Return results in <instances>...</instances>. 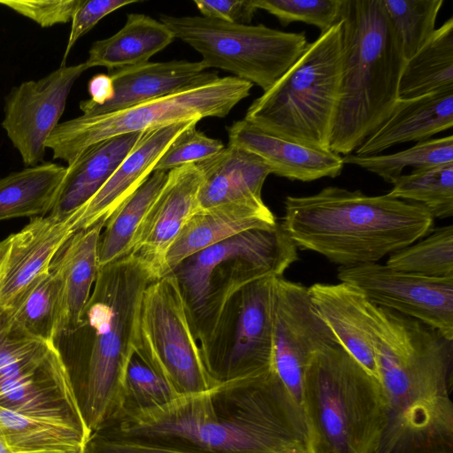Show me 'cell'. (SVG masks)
Wrapping results in <instances>:
<instances>
[{"label":"cell","instance_id":"cell-1","mask_svg":"<svg viewBox=\"0 0 453 453\" xmlns=\"http://www.w3.org/2000/svg\"><path fill=\"white\" fill-rule=\"evenodd\" d=\"M94 433L191 453H312L303 408L273 368Z\"/></svg>","mask_w":453,"mask_h":453},{"label":"cell","instance_id":"cell-2","mask_svg":"<svg viewBox=\"0 0 453 453\" xmlns=\"http://www.w3.org/2000/svg\"><path fill=\"white\" fill-rule=\"evenodd\" d=\"M366 309L385 399L377 453H452L453 340L390 309Z\"/></svg>","mask_w":453,"mask_h":453},{"label":"cell","instance_id":"cell-3","mask_svg":"<svg viewBox=\"0 0 453 453\" xmlns=\"http://www.w3.org/2000/svg\"><path fill=\"white\" fill-rule=\"evenodd\" d=\"M157 278L148 263L132 253L99 267L78 326L54 341L90 434L115 416L125 372L134 355L142 298Z\"/></svg>","mask_w":453,"mask_h":453},{"label":"cell","instance_id":"cell-4","mask_svg":"<svg viewBox=\"0 0 453 453\" xmlns=\"http://www.w3.org/2000/svg\"><path fill=\"white\" fill-rule=\"evenodd\" d=\"M434 224L421 204L335 186L287 196L280 222L296 248L340 266L377 263L429 234Z\"/></svg>","mask_w":453,"mask_h":453},{"label":"cell","instance_id":"cell-5","mask_svg":"<svg viewBox=\"0 0 453 453\" xmlns=\"http://www.w3.org/2000/svg\"><path fill=\"white\" fill-rule=\"evenodd\" d=\"M341 91L329 150L352 154L388 117L405 65L382 0H342Z\"/></svg>","mask_w":453,"mask_h":453},{"label":"cell","instance_id":"cell-6","mask_svg":"<svg viewBox=\"0 0 453 453\" xmlns=\"http://www.w3.org/2000/svg\"><path fill=\"white\" fill-rule=\"evenodd\" d=\"M312 453H377L386 425L378 380L339 342L316 351L302 382Z\"/></svg>","mask_w":453,"mask_h":453},{"label":"cell","instance_id":"cell-7","mask_svg":"<svg viewBox=\"0 0 453 453\" xmlns=\"http://www.w3.org/2000/svg\"><path fill=\"white\" fill-rule=\"evenodd\" d=\"M296 249L277 222L242 232L180 262L170 273L199 345L211 334L232 296L261 278L283 276L298 260Z\"/></svg>","mask_w":453,"mask_h":453},{"label":"cell","instance_id":"cell-8","mask_svg":"<svg viewBox=\"0 0 453 453\" xmlns=\"http://www.w3.org/2000/svg\"><path fill=\"white\" fill-rule=\"evenodd\" d=\"M342 68V22L321 32L248 108L244 119L271 134L329 150Z\"/></svg>","mask_w":453,"mask_h":453},{"label":"cell","instance_id":"cell-9","mask_svg":"<svg viewBox=\"0 0 453 453\" xmlns=\"http://www.w3.org/2000/svg\"><path fill=\"white\" fill-rule=\"evenodd\" d=\"M253 84L234 76L206 72L194 84L171 95L100 115H81L59 123L46 148L54 159L67 165L82 150L98 142L189 119L226 117L248 97Z\"/></svg>","mask_w":453,"mask_h":453},{"label":"cell","instance_id":"cell-10","mask_svg":"<svg viewBox=\"0 0 453 453\" xmlns=\"http://www.w3.org/2000/svg\"><path fill=\"white\" fill-rule=\"evenodd\" d=\"M0 407L88 436L54 342L24 331L0 307Z\"/></svg>","mask_w":453,"mask_h":453},{"label":"cell","instance_id":"cell-11","mask_svg":"<svg viewBox=\"0 0 453 453\" xmlns=\"http://www.w3.org/2000/svg\"><path fill=\"white\" fill-rule=\"evenodd\" d=\"M159 20L202 56L208 68L229 72L271 88L299 58L308 45L305 32H284L265 26L227 23L203 16L161 14Z\"/></svg>","mask_w":453,"mask_h":453},{"label":"cell","instance_id":"cell-12","mask_svg":"<svg viewBox=\"0 0 453 453\" xmlns=\"http://www.w3.org/2000/svg\"><path fill=\"white\" fill-rule=\"evenodd\" d=\"M134 354L179 395L204 392L218 384L203 364L177 281L171 273L155 280L143 293Z\"/></svg>","mask_w":453,"mask_h":453},{"label":"cell","instance_id":"cell-13","mask_svg":"<svg viewBox=\"0 0 453 453\" xmlns=\"http://www.w3.org/2000/svg\"><path fill=\"white\" fill-rule=\"evenodd\" d=\"M274 279L261 278L232 296L211 334L199 345L203 364L218 384L273 368Z\"/></svg>","mask_w":453,"mask_h":453},{"label":"cell","instance_id":"cell-14","mask_svg":"<svg viewBox=\"0 0 453 453\" xmlns=\"http://www.w3.org/2000/svg\"><path fill=\"white\" fill-rule=\"evenodd\" d=\"M340 281L371 303L413 318L453 340V278H433L379 263L340 266Z\"/></svg>","mask_w":453,"mask_h":453},{"label":"cell","instance_id":"cell-15","mask_svg":"<svg viewBox=\"0 0 453 453\" xmlns=\"http://www.w3.org/2000/svg\"><path fill=\"white\" fill-rule=\"evenodd\" d=\"M272 316V367L301 405L307 363L316 351L337 339L313 307L308 287L283 276L274 279Z\"/></svg>","mask_w":453,"mask_h":453},{"label":"cell","instance_id":"cell-16","mask_svg":"<svg viewBox=\"0 0 453 453\" xmlns=\"http://www.w3.org/2000/svg\"><path fill=\"white\" fill-rule=\"evenodd\" d=\"M87 69L85 62L60 65L43 78L12 88L5 97L2 127L25 165L42 161L48 138L59 124L70 90Z\"/></svg>","mask_w":453,"mask_h":453},{"label":"cell","instance_id":"cell-17","mask_svg":"<svg viewBox=\"0 0 453 453\" xmlns=\"http://www.w3.org/2000/svg\"><path fill=\"white\" fill-rule=\"evenodd\" d=\"M203 173L196 165L168 172L167 180L140 225L132 254L163 275L165 256L190 217L197 210Z\"/></svg>","mask_w":453,"mask_h":453},{"label":"cell","instance_id":"cell-18","mask_svg":"<svg viewBox=\"0 0 453 453\" xmlns=\"http://www.w3.org/2000/svg\"><path fill=\"white\" fill-rule=\"evenodd\" d=\"M198 119L162 126L142 133L133 150L104 186L73 214V232L104 222L142 184L169 145Z\"/></svg>","mask_w":453,"mask_h":453},{"label":"cell","instance_id":"cell-19","mask_svg":"<svg viewBox=\"0 0 453 453\" xmlns=\"http://www.w3.org/2000/svg\"><path fill=\"white\" fill-rule=\"evenodd\" d=\"M73 213L33 218L10 235V246L0 271V307L7 308L29 284L45 273L64 243L74 234Z\"/></svg>","mask_w":453,"mask_h":453},{"label":"cell","instance_id":"cell-20","mask_svg":"<svg viewBox=\"0 0 453 453\" xmlns=\"http://www.w3.org/2000/svg\"><path fill=\"white\" fill-rule=\"evenodd\" d=\"M228 144L261 157L273 174L291 180L312 181L335 178L344 166L342 156L289 141L266 133L247 120L234 122L226 128Z\"/></svg>","mask_w":453,"mask_h":453},{"label":"cell","instance_id":"cell-21","mask_svg":"<svg viewBox=\"0 0 453 453\" xmlns=\"http://www.w3.org/2000/svg\"><path fill=\"white\" fill-rule=\"evenodd\" d=\"M205 70L201 61L188 60L146 62L111 70L108 74L114 85L113 97L103 105L81 101L80 109L84 115H100L163 97L198 81Z\"/></svg>","mask_w":453,"mask_h":453},{"label":"cell","instance_id":"cell-22","mask_svg":"<svg viewBox=\"0 0 453 453\" xmlns=\"http://www.w3.org/2000/svg\"><path fill=\"white\" fill-rule=\"evenodd\" d=\"M196 165L203 173L196 212L231 203L265 204L262 188L272 172L258 156L227 145Z\"/></svg>","mask_w":453,"mask_h":453},{"label":"cell","instance_id":"cell-23","mask_svg":"<svg viewBox=\"0 0 453 453\" xmlns=\"http://www.w3.org/2000/svg\"><path fill=\"white\" fill-rule=\"evenodd\" d=\"M313 307L338 342L380 383L366 298L346 283H315L308 287Z\"/></svg>","mask_w":453,"mask_h":453},{"label":"cell","instance_id":"cell-24","mask_svg":"<svg viewBox=\"0 0 453 453\" xmlns=\"http://www.w3.org/2000/svg\"><path fill=\"white\" fill-rule=\"evenodd\" d=\"M453 126V89L398 99L386 120L355 150L379 155L397 144L421 142Z\"/></svg>","mask_w":453,"mask_h":453},{"label":"cell","instance_id":"cell-25","mask_svg":"<svg viewBox=\"0 0 453 453\" xmlns=\"http://www.w3.org/2000/svg\"><path fill=\"white\" fill-rule=\"evenodd\" d=\"M277 219L265 204L231 203L194 213L170 247L163 275L186 257L247 230L273 226Z\"/></svg>","mask_w":453,"mask_h":453},{"label":"cell","instance_id":"cell-26","mask_svg":"<svg viewBox=\"0 0 453 453\" xmlns=\"http://www.w3.org/2000/svg\"><path fill=\"white\" fill-rule=\"evenodd\" d=\"M142 133L114 136L94 143L66 166L55 204L49 214L66 217L84 205L108 180Z\"/></svg>","mask_w":453,"mask_h":453},{"label":"cell","instance_id":"cell-27","mask_svg":"<svg viewBox=\"0 0 453 453\" xmlns=\"http://www.w3.org/2000/svg\"><path fill=\"white\" fill-rule=\"evenodd\" d=\"M104 224L99 222L75 232L51 261L63 281V313L58 334L75 329L90 297L99 269L98 242Z\"/></svg>","mask_w":453,"mask_h":453},{"label":"cell","instance_id":"cell-28","mask_svg":"<svg viewBox=\"0 0 453 453\" xmlns=\"http://www.w3.org/2000/svg\"><path fill=\"white\" fill-rule=\"evenodd\" d=\"M174 39L160 20L142 13H128L119 31L91 45L85 64L88 68L104 66L108 71L141 65Z\"/></svg>","mask_w":453,"mask_h":453},{"label":"cell","instance_id":"cell-29","mask_svg":"<svg viewBox=\"0 0 453 453\" xmlns=\"http://www.w3.org/2000/svg\"><path fill=\"white\" fill-rule=\"evenodd\" d=\"M66 166L45 162L0 178V220L49 214Z\"/></svg>","mask_w":453,"mask_h":453},{"label":"cell","instance_id":"cell-30","mask_svg":"<svg viewBox=\"0 0 453 453\" xmlns=\"http://www.w3.org/2000/svg\"><path fill=\"white\" fill-rule=\"evenodd\" d=\"M450 89H453L452 16L405 62L398 96L411 99Z\"/></svg>","mask_w":453,"mask_h":453},{"label":"cell","instance_id":"cell-31","mask_svg":"<svg viewBox=\"0 0 453 453\" xmlns=\"http://www.w3.org/2000/svg\"><path fill=\"white\" fill-rule=\"evenodd\" d=\"M4 309L24 331L54 342L63 313V281L59 271L50 263V268Z\"/></svg>","mask_w":453,"mask_h":453},{"label":"cell","instance_id":"cell-32","mask_svg":"<svg viewBox=\"0 0 453 453\" xmlns=\"http://www.w3.org/2000/svg\"><path fill=\"white\" fill-rule=\"evenodd\" d=\"M167 177L168 172L153 171L105 221L98 242L99 267L131 254L137 230Z\"/></svg>","mask_w":453,"mask_h":453},{"label":"cell","instance_id":"cell-33","mask_svg":"<svg viewBox=\"0 0 453 453\" xmlns=\"http://www.w3.org/2000/svg\"><path fill=\"white\" fill-rule=\"evenodd\" d=\"M0 433L11 453H75L89 436L0 407Z\"/></svg>","mask_w":453,"mask_h":453},{"label":"cell","instance_id":"cell-34","mask_svg":"<svg viewBox=\"0 0 453 453\" xmlns=\"http://www.w3.org/2000/svg\"><path fill=\"white\" fill-rule=\"evenodd\" d=\"M342 157L344 164L359 166L393 184L406 167L420 170L453 163V136L430 138L392 154Z\"/></svg>","mask_w":453,"mask_h":453},{"label":"cell","instance_id":"cell-35","mask_svg":"<svg viewBox=\"0 0 453 453\" xmlns=\"http://www.w3.org/2000/svg\"><path fill=\"white\" fill-rule=\"evenodd\" d=\"M387 194L426 208L434 218L453 216V163L402 174Z\"/></svg>","mask_w":453,"mask_h":453},{"label":"cell","instance_id":"cell-36","mask_svg":"<svg viewBox=\"0 0 453 453\" xmlns=\"http://www.w3.org/2000/svg\"><path fill=\"white\" fill-rule=\"evenodd\" d=\"M178 396L159 373L134 354L125 372L115 416L109 424L164 406Z\"/></svg>","mask_w":453,"mask_h":453},{"label":"cell","instance_id":"cell-37","mask_svg":"<svg viewBox=\"0 0 453 453\" xmlns=\"http://www.w3.org/2000/svg\"><path fill=\"white\" fill-rule=\"evenodd\" d=\"M386 265L421 276L453 278V226L434 228L423 240L390 254Z\"/></svg>","mask_w":453,"mask_h":453},{"label":"cell","instance_id":"cell-38","mask_svg":"<svg viewBox=\"0 0 453 453\" xmlns=\"http://www.w3.org/2000/svg\"><path fill=\"white\" fill-rule=\"evenodd\" d=\"M388 19L410 59L429 39L443 0H382Z\"/></svg>","mask_w":453,"mask_h":453},{"label":"cell","instance_id":"cell-39","mask_svg":"<svg viewBox=\"0 0 453 453\" xmlns=\"http://www.w3.org/2000/svg\"><path fill=\"white\" fill-rule=\"evenodd\" d=\"M257 10L277 18L281 26L303 22L327 30L340 21L342 0H252Z\"/></svg>","mask_w":453,"mask_h":453},{"label":"cell","instance_id":"cell-40","mask_svg":"<svg viewBox=\"0 0 453 453\" xmlns=\"http://www.w3.org/2000/svg\"><path fill=\"white\" fill-rule=\"evenodd\" d=\"M197 123L183 131L166 149L154 167V171L169 172L174 168L198 164L209 159L224 149L219 139L207 136L196 129Z\"/></svg>","mask_w":453,"mask_h":453},{"label":"cell","instance_id":"cell-41","mask_svg":"<svg viewBox=\"0 0 453 453\" xmlns=\"http://www.w3.org/2000/svg\"><path fill=\"white\" fill-rule=\"evenodd\" d=\"M82 0H0L3 4L42 27L72 20Z\"/></svg>","mask_w":453,"mask_h":453},{"label":"cell","instance_id":"cell-42","mask_svg":"<svg viewBox=\"0 0 453 453\" xmlns=\"http://www.w3.org/2000/svg\"><path fill=\"white\" fill-rule=\"evenodd\" d=\"M137 2V0H82L71 20V31L61 65H65L67 56L76 42L103 18L118 9Z\"/></svg>","mask_w":453,"mask_h":453},{"label":"cell","instance_id":"cell-43","mask_svg":"<svg viewBox=\"0 0 453 453\" xmlns=\"http://www.w3.org/2000/svg\"><path fill=\"white\" fill-rule=\"evenodd\" d=\"M203 17L233 24L250 25L257 11L252 0H196Z\"/></svg>","mask_w":453,"mask_h":453},{"label":"cell","instance_id":"cell-44","mask_svg":"<svg viewBox=\"0 0 453 453\" xmlns=\"http://www.w3.org/2000/svg\"><path fill=\"white\" fill-rule=\"evenodd\" d=\"M84 453H191L167 447L111 438L92 433L84 447Z\"/></svg>","mask_w":453,"mask_h":453},{"label":"cell","instance_id":"cell-45","mask_svg":"<svg viewBox=\"0 0 453 453\" xmlns=\"http://www.w3.org/2000/svg\"><path fill=\"white\" fill-rule=\"evenodd\" d=\"M90 95L88 102L95 105H103L114 96V85L111 77L106 73L94 75L88 83Z\"/></svg>","mask_w":453,"mask_h":453},{"label":"cell","instance_id":"cell-46","mask_svg":"<svg viewBox=\"0 0 453 453\" xmlns=\"http://www.w3.org/2000/svg\"><path fill=\"white\" fill-rule=\"evenodd\" d=\"M10 246V235L0 242V271Z\"/></svg>","mask_w":453,"mask_h":453},{"label":"cell","instance_id":"cell-47","mask_svg":"<svg viewBox=\"0 0 453 453\" xmlns=\"http://www.w3.org/2000/svg\"><path fill=\"white\" fill-rule=\"evenodd\" d=\"M0 453H11L4 443V441L3 439L1 433H0Z\"/></svg>","mask_w":453,"mask_h":453},{"label":"cell","instance_id":"cell-48","mask_svg":"<svg viewBox=\"0 0 453 453\" xmlns=\"http://www.w3.org/2000/svg\"><path fill=\"white\" fill-rule=\"evenodd\" d=\"M75 453H84V451L75 452Z\"/></svg>","mask_w":453,"mask_h":453}]
</instances>
